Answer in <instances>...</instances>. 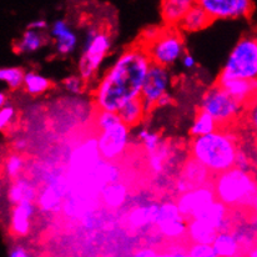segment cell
I'll return each mask as SVG.
<instances>
[{
  "mask_svg": "<svg viewBox=\"0 0 257 257\" xmlns=\"http://www.w3.org/2000/svg\"><path fill=\"white\" fill-rule=\"evenodd\" d=\"M150 65L151 59L143 44L126 49L95 87L96 109L117 112L126 102L140 97Z\"/></svg>",
  "mask_w": 257,
  "mask_h": 257,
  "instance_id": "obj_1",
  "label": "cell"
},
{
  "mask_svg": "<svg viewBox=\"0 0 257 257\" xmlns=\"http://www.w3.org/2000/svg\"><path fill=\"white\" fill-rule=\"evenodd\" d=\"M238 150L237 138L228 131V127H220L207 135L192 138L189 144L190 156L214 176L235 166Z\"/></svg>",
  "mask_w": 257,
  "mask_h": 257,
  "instance_id": "obj_2",
  "label": "cell"
},
{
  "mask_svg": "<svg viewBox=\"0 0 257 257\" xmlns=\"http://www.w3.org/2000/svg\"><path fill=\"white\" fill-rule=\"evenodd\" d=\"M216 197L231 210L250 211L257 196V179L252 172L233 166L212 177Z\"/></svg>",
  "mask_w": 257,
  "mask_h": 257,
  "instance_id": "obj_3",
  "label": "cell"
},
{
  "mask_svg": "<svg viewBox=\"0 0 257 257\" xmlns=\"http://www.w3.org/2000/svg\"><path fill=\"white\" fill-rule=\"evenodd\" d=\"M200 107L209 112L220 127H230L245 112L246 105L215 84L204 94Z\"/></svg>",
  "mask_w": 257,
  "mask_h": 257,
  "instance_id": "obj_4",
  "label": "cell"
},
{
  "mask_svg": "<svg viewBox=\"0 0 257 257\" xmlns=\"http://www.w3.org/2000/svg\"><path fill=\"white\" fill-rule=\"evenodd\" d=\"M181 30L177 27L160 28L155 38L146 43H141L145 46L151 63L161 66H170L185 54V42Z\"/></svg>",
  "mask_w": 257,
  "mask_h": 257,
  "instance_id": "obj_5",
  "label": "cell"
},
{
  "mask_svg": "<svg viewBox=\"0 0 257 257\" xmlns=\"http://www.w3.org/2000/svg\"><path fill=\"white\" fill-rule=\"evenodd\" d=\"M222 78L257 79V43L251 37L238 40L226 59Z\"/></svg>",
  "mask_w": 257,
  "mask_h": 257,
  "instance_id": "obj_6",
  "label": "cell"
},
{
  "mask_svg": "<svg viewBox=\"0 0 257 257\" xmlns=\"http://www.w3.org/2000/svg\"><path fill=\"white\" fill-rule=\"evenodd\" d=\"M100 160L101 155H100L96 138L87 139L76 146L71 153L68 170H66L70 185L89 176Z\"/></svg>",
  "mask_w": 257,
  "mask_h": 257,
  "instance_id": "obj_7",
  "label": "cell"
},
{
  "mask_svg": "<svg viewBox=\"0 0 257 257\" xmlns=\"http://www.w3.org/2000/svg\"><path fill=\"white\" fill-rule=\"evenodd\" d=\"M130 130L131 127L121 121L106 130L97 131V146L101 159L107 161L120 160L130 145Z\"/></svg>",
  "mask_w": 257,
  "mask_h": 257,
  "instance_id": "obj_8",
  "label": "cell"
},
{
  "mask_svg": "<svg viewBox=\"0 0 257 257\" xmlns=\"http://www.w3.org/2000/svg\"><path fill=\"white\" fill-rule=\"evenodd\" d=\"M111 46V38L105 30H100L90 45L83 48V54L78 64L79 75L89 83L95 78L99 68L101 66L105 56Z\"/></svg>",
  "mask_w": 257,
  "mask_h": 257,
  "instance_id": "obj_9",
  "label": "cell"
},
{
  "mask_svg": "<svg viewBox=\"0 0 257 257\" xmlns=\"http://www.w3.org/2000/svg\"><path fill=\"white\" fill-rule=\"evenodd\" d=\"M70 191V182L68 175L55 174L51 180L43 185L38 194L37 205L43 212L55 214L61 211L64 200Z\"/></svg>",
  "mask_w": 257,
  "mask_h": 257,
  "instance_id": "obj_10",
  "label": "cell"
},
{
  "mask_svg": "<svg viewBox=\"0 0 257 257\" xmlns=\"http://www.w3.org/2000/svg\"><path fill=\"white\" fill-rule=\"evenodd\" d=\"M170 83L171 79L168 68L151 63L140 96L145 106L146 114L155 109L158 100L168 92Z\"/></svg>",
  "mask_w": 257,
  "mask_h": 257,
  "instance_id": "obj_11",
  "label": "cell"
},
{
  "mask_svg": "<svg viewBox=\"0 0 257 257\" xmlns=\"http://www.w3.org/2000/svg\"><path fill=\"white\" fill-rule=\"evenodd\" d=\"M217 199L215 194L212 182L202 186L195 187V189L179 194L176 197V204L179 206L181 215L187 221L191 218L197 217V215L211 202Z\"/></svg>",
  "mask_w": 257,
  "mask_h": 257,
  "instance_id": "obj_12",
  "label": "cell"
},
{
  "mask_svg": "<svg viewBox=\"0 0 257 257\" xmlns=\"http://www.w3.org/2000/svg\"><path fill=\"white\" fill-rule=\"evenodd\" d=\"M214 20L241 19L253 12L252 0H197Z\"/></svg>",
  "mask_w": 257,
  "mask_h": 257,
  "instance_id": "obj_13",
  "label": "cell"
},
{
  "mask_svg": "<svg viewBox=\"0 0 257 257\" xmlns=\"http://www.w3.org/2000/svg\"><path fill=\"white\" fill-rule=\"evenodd\" d=\"M212 177L214 175L211 172L190 156L189 160L182 166L179 177L176 179L175 190H176L177 195L182 194V192L189 191L195 187L210 184L212 182Z\"/></svg>",
  "mask_w": 257,
  "mask_h": 257,
  "instance_id": "obj_14",
  "label": "cell"
},
{
  "mask_svg": "<svg viewBox=\"0 0 257 257\" xmlns=\"http://www.w3.org/2000/svg\"><path fill=\"white\" fill-rule=\"evenodd\" d=\"M35 212V205L32 201L13 205L10 212V232L17 237H25L32 228V218Z\"/></svg>",
  "mask_w": 257,
  "mask_h": 257,
  "instance_id": "obj_15",
  "label": "cell"
},
{
  "mask_svg": "<svg viewBox=\"0 0 257 257\" xmlns=\"http://www.w3.org/2000/svg\"><path fill=\"white\" fill-rule=\"evenodd\" d=\"M216 84L230 92L233 97L247 105L257 95V79L222 78L218 76Z\"/></svg>",
  "mask_w": 257,
  "mask_h": 257,
  "instance_id": "obj_16",
  "label": "cell"
},
{
  "mask_svg": "<svg viewBox=\"0 0 257 257\" xmlns=\"http://www.w3.org/2000/svg\"><path fill=\"white\" fill-rule=\"evenodd\" d=\"M38 194H39V187L35 180L27 176H19L12 180V184L8 189V200L12 205L25 201L35 202L38 199Z\"/></svg>",
  "mask_w": 257,
  "mask_h": 257,
  "instance_id": "obj_17",
  "label": "cell"
},
{
  "mask_svg": "<svg viewBox=\"0 0 257 257\" xmlns=\"http://www.w3.org/2000/svg\"><path fill=\"white\" fill-rule=\"evenodd\" d=\"M159 211L158 202H149V204H141L134 206L127 212L126 223L133 230H143L155 226L156 216Z\"/></svg>",
  "mask_w": 257,
  "mask_h": 257,
  "instance_id": "obj_18",
  "label": "cell"
},
{
  "mask_svg": "<svg viewBox=\"0 0 257 257\" xmlns=\"http://www.w3.org/2000/svg\"><path fill=\"white\" fill-rule=\"evenodd\" d=\"M50 34L55 39L56 51L60 55H69L75 50L76 44H78V37L69 27L66 20H56L51 27Z\"/></svg>",
  "mask_w": 257,
  "mask_h": 257,
  "instance_id": "obj_19",
  "label": "cell"
},
{
  "mask_svg": "<svg viewBox=\"0 0 257 257\" xmlns=\"http://www.w3.org/2000/svg\"><path fill=\"white\" fill-rule=\"evenodd\" d=\"M128 192L127 185L121 180L110 182L100 192V201L110 211H117L126 204Z\"/></svg>",
  "mask_w": 257,
  "mask_h": 257,
  "instance_id": "obj_20",
  "label": "cell"
},
{
  "mask_svg": "<svg viewBox=\"0 0 257 257\" xmlns=\"http://www.w3.org/2000/svg\"><path fill=\"white\" fill-rule=\"evenodd\" d=\"M197 0H161V18L168 27H177Z\"/></svg>",
  "mask_w": 257,
  "mask_h": 257,
  "instance_id": "obj_21",
  "label": "cell"
},
{
  "mask_svg": "<svg viewBox=\"0 0 257 257\" xmlns=\"http://www.w3.org/2000/svg\"><path fill=\"white\" fill-rule=\"evenodd\" d=\"M211 23H214L211 17L207 14L206 10L201 5L196 3L182 18L177 28L182 33H197L200 30L206 29L209 25H211Z\"/></svg>",
  "mask_w": 257,
  "mask_h": 257,
  "instance_id": "obj_22",
  "label": "cell"
},
{
  "mask_svg": "<svg viewBox=\"0 0 257 257\" xmlns=\"http://www.w3.org/2000/svg\"><path fill=\"white\" fill-rule=\"evenodd\" d=\"M155 227L156 233L169 242L187 240V220L182 216L158 223Z\"/></svg>",
  "mask_w": 257,
  "mask_h": 257,
  "instance_id": "obj_23",
  "label": "cell"
},
{
  "mask_svg": "<svg viewBox=\"0 0 257 257\" xmlns=\"http://www.w3.org/2000/svg\"><path fill=\"white\" fill-rule=\"evenodd\" d=\"M218 230L212 227L200 218H191L187 221V241L190 242L209 243L212 245Z\"/></svg>",
  "mask_w": 257,
  "mask_h": 257,
  "instance_id": "obj_24",
  "label": "cell"
},
{
  "mask_svg": "<svg viewBox=\"0 0 257 257\" xmlns=\"http://www.w3.org/2000/svg\"><path fill=\"white\" fill-rule=\"evenodd\" d=\"M216 257H235L242 255V247L231 231H220L212 242Z\"/></svg>",
  "mask_w": 257,
  "mask_h": 257,
  "instance_id": "obj_25",
  "label": "cell"
},
{
  "mask_svg": "<svg viewBox=\"0 0 257 257\" xmlns=\"http://www.w3.org/2000/svg\"><path fill=\"white\" fill-rule=\"evenodd\" d=\"M117 114H119L121 121L125 122L130 127L138 126L140 122L144 121L145 116L148 115L141 97H138V99H134L126 102L124 106L120 107Z\"/></svg>",
  "mask_w": 257,
  "mask_h": 257,
  "instance_id": "obj_26",
  "label": "cell"
},
{
  "mask_svg": "<svg viewBox=\"0 0 257 257\" xmlns=\"http://www.w3.org/2000/svg\"><path fill=\"white\" fill-rule=\"evenodd\" d=\"M218 128H220V125L217 124V121H216L214 117L209 112L200 107L199 111L195 115L194 122H192L191 127H190V136L196 138V136L207 135V134L214 133Z\"/></svg>",
  "mask_w": 257,
  "mask_h": 257,
  "instance_id": "obj_27",
  "label": "cell"
},
{
  "mask_svg": "<svg viewBox=\"0 0 257 257\" xmlns=\"http://www.w3.org/2000/svg\"><path fill=\"white\" fill-rule=\"evenodd\" d=\"M44 44H45V38L42 33L39 30L28 28L23 37L15 43V51H18L19 54L34 53V51L39 50Z\"/></svg>",
  "mask_w": 257,
  "mask_h": 257,
  "instance_id": "obj_28",
  "label": "cell"
},
{
  "mask_svg": "<svg viewBox=\"0 0 257 257\" xmlns=\"http://www.w3.org/2000/svg\"><path fill=\"white\" fill-rule=\"evenodd\" d=\"M23 87L29 95L37 96V95H42L50 89L51 81L45 76L35 73V71H28V73H25Z\"/></svg>",
  "mask_w": 257,
  "mask_h": 257,
  "instance_id": "obj_29",
  "label": "cell"
},
{
  "mask_svg": "<svg viewBox=\"0 0 257 257\" xmlns=\"http://www.w3.org/2000/svg\"><path fill=\"white\" fill-rule=\"evenodd\" d=\"M170 155H171L170 146H169V144L164 140L155 151L148 154L149 168H150V170L153 171V174L158 175L164 170L165 163L170 159Z\"/></svg>",
  "mask_w": 257,
  "mask_h": 257,
  "instance_id": "obj_30",
  "label": "cell"
},
{
  "mask_svg": "<svg viewBox=\"0 0 257 257\" xmlns=\"http://www.w3.org/2000/svg\"><path fill=\"white\" fill-rule=\"evenodd\" d=\"M24 168L25 160L19 153L9 154L4 160V175L10 181L22 176V172L24 170Z\"/></svg>",
  "mask_w": 257,
  "mask_h": 257,
  "instance_id": "obj_31",
  "label": "cell"
},
{
  "mask_svg": "<svg viewBox=\"0 0 257 257\" xmlns=\"http://www.w3.org/2000/svg\"><path fill=\"white\" fill-rule=\"evenodd\" d=\"M25 71L20 68H3L0 70V80L12 90H18L24 85Z\"/></svg>",
  "mask_w": 257,
  "mask_h": 257,
  "instance_id": "obj_32",
  "label": "cell"
},
{
  "mask_svg": "<svg viewBox=\"0 0 257 257\" xmlns=\"http://www.w3.org/2000/svg\"><path fill=\"white\" fill-rule=\"evenodd\" d=\"M119 122H121V119H120L119 114L115 111L97 109L96 114H95L94 125L96 127V131L106 130V128L119 124Z\"/></svg>",
  "mask_w": 257,
  "mask_h": 257,
  "instance_id": "obj_33",
  "label": "cell"
},
{
  "mask_svg": "<svg viewBox=\"0 0 257 257\" xmlns=\"http://www.w3.org/2000/svg\"><path fill=\"white\" fill-rule=\"evenodd\" d=\"M138 139L141 144H143L144 149L148 154L153 153L156 149L160 146V144L163 143V139H161V135L156 131H150L148 128H141L139 130Z\"/></svg>",
  "mask_w": 257,
  "mask_h": 257,
  "instance_id": "obj_34",
  "label": "cell"
},
{
  "mask_svg": "<svg viewBox=\"0 0 257 257\" xmlns=\"http://www.w3.org/2000/svg\"><path fill=\"white\" fill-rule=\"evenodd\" d=\"M181 216L182 215H181V212H180L176 201H172V200H166V201L159 204V211H158V216H156L155 226L158 225V223L164 222V221L181 217ZM182 217H184V216H182Z\"/></svg>",
  "mask_w": 257,
  "mask_h": 257,
  "instance_id": "obj_35",
  "label": "cell"
},
{
  "mask_svg": "<svg viewBox=\"0 0 257 257\" xmlns=\"http://www.w3.org/2000/svg\"><path fill=\"white\" fill-rule=\"evenodd\" d=\"M187 256L190 257H216L214 247L209 243L191 242L187 246Z\"/></svg>",
  "mask_w": 257,
  "mask_h": 257,
  "instance_id": "obj_36",
  "label": "cell"
},
{
  "mask_svg": "<svg viewBox=\"0 0 257 257\" xmlns=\"http://www.w3.org/2000/svg\"><path fill=\"white\" fill-rule=\"evenodd\" d=\"M245 116L251 133L253 134L257 140V95L246 105Z\"/></svg>",
  "mask_w": 257,
  "mask_h": 257,
  "instance_id": "obj_37",
  "label": "cell"
},
{
  "mask_svg": "<svg viewBox=\"0 0 257 257\" xmlns=\"http://www.w3.org/2000/svg\"><path fill=\"white\" fill-rule=\"evenodd\" d=\"M85 86L86 81L84 80L80 75L69 76V78H66L65 80H64V87L74 95L83 94V91L85 90Z\"/></svg>",
  "mask_w": 257,
  "mask_h": 257,
  "instance_id": "obj_38",
  "label": "cell"
},
{
  "mask_svg": "<svg viewBox=\"0 0 257 257\" xmlns=\"http://www.w3.org/2000/svg\"><path fill=\"white\" fill-rule=\"evenodd\" d=\"M15 116H17V111L13 106H9V105H5V106H2L0 109V128L2 130H5L13 124Z\"/></svg>",
  "mask_w": 257,
  "mask_h": 257,
  "instance_id": "obj_39",
  "label": "cell"
},
{
  "mask_svg": "<svg viewBox=\"0 0 257 257\" xmlns=\"http://www.w3.org/2000/svg\"><path fill=\"white\" fill-rule=\"evenodd\" d=\"M251 165H252V164H251V160L250 158H248V155L242 150V149H240L237 154V158H236L235 166L242 169V170L251 171Z\"/></svg>",
  "mask_w": 257,
  "mask_h": 257,
  "instance_id": "obj_40",
  "label": "cell"
},
{
  "mask_svg": "<svg viewBox=\"0 0 257 257\" xmlns=\"http://www.w3.org/2000/svg\"><path fill=\"white\" fill-rule=\"evenodd\" d=\"M180 241H174L171 242V247L169 248L165 253L166 256H187V247H182L180 245Z\"/></svg>",
  "mask_w": 257,
  "mask_h": 257,
  "instance_id": "obj_41",
  "label": "cell"
},
{
  "mask_svg": "<svg viewBox=\"0 0 257 257\" xmlns=\"http://www.w3.org/2000/svg\"><path fill=\"white\" fill-rule=\"evenodd\" d=\"M134 256L136 257H155L159 256L158 250H155L151 246H144V247L138 248V250L134 252Z\"/></svg>",
  "mask_w": 257,
  "mask_h": 257,
  "instance_id": "obj_42",
  "label": "cell"
},
{
  "mask_svg": "<svg viewBox=\"0 0 257 257\" xmlns=\"http://www.w3.org/2000/svg\"><path fill=\"white\" fill-rule=\"evenodd\" d=\"M182 65L186 69H194L195 65H196V61H195L194 56L185 53L184 55H182Z\"/></svg>",
  "mask_w": 257,
  "mask_h": 257,
  "instance_id": "obj_43",
  "label": "cell"
},
{
  "mask_svg": "<svg viewBox=\"0 0 257 257\" xmlns=\"http://www.w3.org/2000/svg\"><path fill=\"white\" fill-rule=\"evenodd\" d=\"M9 256L10 257H28L29 256V253H28V251L25 250L24 247H22V246H15V247H13L12 250H10Z\"/></svg>",
  "mask_w": 257,
  "mask_h": 257,
  "instance_id": "obj_44",
  "label": "cell"
},
{
  "mask_svg": "<svg viewBox=\"0 0 257 257\" xmlns=\"http://www.w3.org/2000/svg\"><path fill=\"white\" fill-rule=\"evenodd\" d=\"M171 102H172V97H171V95L169 94V92H166V94H164L163 96H161L160 99L158 100V102H156V107L168 106V105H170Z\"/></svg>",
  "mask_w": 257,
  "mask_h": 257,
  "instance_id": "obj_45",
  "label": "cell"
},
{
  "mask_svg": "<svg viewBox=\"0 0 257 257\" xmlns=\"http://www.w3.org/2000/svg\"><path fill=\"white\" fill-rule=\"evenodd\" d=\"M48 27V23L45 22V20H35V22L30 23L29 24V28L30 29H35V30H39V32H42V30L45 29V28Z\"/></svg>",
  "mask_w": 257,
  "mask_h": 257,
  "instance_id": "obj_46",
  "label": "cell"
},
{
  "mask_svg": "<svg viewBox=\"0 0 257 257\" xmlns=\"http://www.w3.org/2000/svg\"><path fill=\"white\" fill-rule=\"evenodd\" d=\"M14 148L18 153H20V151H24L25 149H27V141L23 140V139H19V140L15 141Z\"/></svg>",
  "mask_w": 257,
  "mask_h": 257,
  "instance_id": "obj_47",
  "label": "cell"
},
{
  "mask_svg": "<svg viewBox=\"0 0 257 257\" xmlns=\"http://www.w3.org/2000/svg\"><path fill=\"white\" fill-rule=\"evenodd\" d=\"M248 221H250V225L252 226V228L256 231V233H257V216L251 215L250 218H248ZM256 245H257V237H256Z\"/></svg>",
  "mask_w": 257,
  "mask_h": 257,
  "instance_id": "obj_48",
  "label": "cell"
},
{
  "mask_svg": "<svg viewBox=\"0 0 257 257\" xmlns=\"http://www.w3.org/2000/svg\"><path fill=\"white\" fill-rule=\"evenodd\" d=\"M246 255L250 256V257H257V245L252 246V247H251L250 250H248L247 252H246Z\"/></svg>",
  "mask_w": 257,
  "mask_h": 257,
  "instance_id": "obj_49",
  "label": "cell"
},
{
  "mask_svg": "<svg viewBox=\"0 0 257 257\" xmlns=\"http://www.w3.org/2000/svg\"><path fill=\"white\" fill-rule=\"evenodd\" d=\"M250 212H251V215H255V216H257V196H256L255 201H253V204L251 205V207H250Z\"/></svg>",
  "mask_w": 257,
  "mask_h": 257,
  "instance_id": "obj_50",
  "label": "cell"
},
{
  "mask_svg": "<svg viewBox=\"0 0 257 257\" xmlns=\"http://www.w3.org/2000/svg\"><path fill=\"white\" fill-rule=\"evenodd\" d=\"M7 101H8L7 95H5V92H2V94H0V106H5Z\"/></svg>",
  "mask_w": 257,
  "mask_h": 257,
  "instance_id": "obj_51",
  "label": "cell"
},
{
  "mask_svg": "<svg viewBox=\"0 0 257 257\" xmlns=\"http://www.w3.org/2000/svg\"><path fill=\"white\" fill-rule=\"evenodd\" d=\"M256 43H257V38H256Z\"/></svg>",
  "mask_w": 257,
  "mask_h": 257,
  "instance_id": "obj_52",
  "label": "cell"
}]
</instances>
